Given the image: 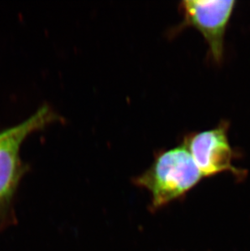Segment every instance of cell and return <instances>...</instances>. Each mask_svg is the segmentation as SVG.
I'll return each mask as SVG.
<instances>
[{"mask_svg": "<svg viewBox=\"0 0 250 251\" xmlns=\"http://www.w3.org/2000/svg\"><path fill=\"white\" fill-rule=\"evenodd\" d=\"M204 177L184 145L158 152L153 164L133 179L151 195V209L158 210L184 197Z\"/></svg>", "mask_w": 250, "mask_h": 251, "instance_id": "6da1fadb", "label": "cell"}, {"mask_svg": "<svg viewBox=\"0 0 250 251\" xmlns=\"http://www.w3.org/2000/svg\"><path fill=\"white\" fill-rule=\"evenodd\" d=\"M227 125L220 124L216 128L185 136L183 145L186 147L203 176H212L231 171L237 173L232 165L234 154L226 134Z\"/></svg>", "mask_w": 250, "mask_h": 251, "instance_id": "277c9868", "label": "cell"}, {"mask_svg": "<svg viewBox=\"0 0 250 251\" xmlns=\"http://www.w3.org/2000/svg\"><path fill=\"white\" fill-rule=\"evenodd\" d=\"M236 1L217 0H185L179 6L183 15L179 29L194 27L207 43L210 57L220 63L225 52V35Z\"/></svg>", "mask_w": 250, "mask_h": 251, "instance_id": "7a4b0ae2", "label": "cell"}, {"mask_svg": "<svg viewBox=\"0 0 250 251\" xmlns=\"http://www.w3.org/2000/svg\"><path fill=\"white\" fill-rule=\"evenodd\" d=\"M58 118L53 110L45 105L24 122L0 133V206L12 195L19 177L22 142L33 131L44 128Z\"/></svg>", "mask_w": 250, "mask_h": 251, "instance_id": "3957f363", "label": "cell"}]
</instances>
